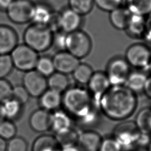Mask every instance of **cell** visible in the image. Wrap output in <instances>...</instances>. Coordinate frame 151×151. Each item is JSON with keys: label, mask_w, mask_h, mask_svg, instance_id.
<instances>
[{"label": "cell", "mask_w": 151, "mask_h": 151, "mask_svg": "<svg viewBox=\"0 0 151 151\" xmlns=\"http://www.w3.org/2000/svg\"><path fill=\"white\" fill-rule=\"evenodd\" d=\"M29 97V94L22 84L13 86L12 98L24 105L28 101Z\"/></svg>", "instance_id": "obj_35"}, {"label": "cell", "mask_w": 151, "mask_h": 151, "mask_svg": "<svg viewBox=\"0 0 151 151\" xmlns=\"http://www.w3.org/2000/svg\"><path fill=\"white\" fill-rule=\"evenodd\" d=\"M143 39L145 43L151 47V13L146 17V30Z\"/></svg>", "instance_id": "obj_40"}, {"label": "cell", "mask_w": 151, "mask_h": 151, "mask_svg": "<svg viewBox=\"0 0 151 151\" xmlns=\"http://www.w3.org/2000/svg\"><path fill=\"white\" fill-rule=\"evenodd\" d=\"M122 150L120 144L113 137L102 139L99 151H122Z\"/></svg>", "instance_id": "obj_38"}, {"label": "cell", "mask_w": 151, "mask_h": 151, "mask_svg": "<svg viewBox=\"0 0 151 151\" xmlns=\"http://www.w3.org/2000/svg\"><path fill=\"white\" fill-rule=\"evenodd\" d=\"M138 129L142 133H151V107L142 109L136 114L134 121Z\"/></svg>", "instance_id": "obj_27"}, {"label": "cell", "mask_w": 151, "mask_h": 151, "mask_svg": "<svg viewBox=\"0 0 151 151\" xmlns=\"http://www.w3.org/2000/svg\"><path fill=\"white\" fill-rule=\"evenodd\" d=\"M78 135L76 132L72 129L60 134H57L55 137L62 147L74 146L77 143Z\"/></svg>", "instance_id": "obj_31"}, {"label": "cell", "mask_w": 151, "mask_h": 151, "mask_svg": "<svg viewBox=\"0 0 151 151\" xmlns=\"http://www.w3.org/2000/svg\"><path fill=\"white\" fill-rule=\"evenodd\" d=\"M14 67L24 73L34 70L38 53L25 44H18L9 54Z\"/></svg>", "instance_id": "obj_6"}, {"label": "cell", "mask_w": 151, "mask_h": 151, "mask_svg": "<svg viewBox=\"0 0 151 151\" xmlns=\"http://www.w3.org/2000/svg\"><path fill=\"white\" fill-rule=\"evenodd\" d=\"M111 84L105 71H94L87 84V89L94 102L97 104L100 98L111 87Z\"/></svg>", "instance_id": "obj_11"}, {"label": "cell", "mask_w": 151, "mask_h": 151, "mask_svg": "<svg viewBox=\"0 0 151 151\" xmlns=\"http://www.w3.org/2000/svg\"><path fill=\"white\" fill-rule=\"evenodd\" d=\"M146 30V17L132 14L124 31L132 38L143 39Z\"/></svg>", "instance_id": "obj_19"}, {"label": "cell", "mask_w": 151, "mask_h": 151, "mask_svg": "<svg viewBox=\"0 0 151 151\" xmlns=\"http://www.w3.org/2000/svg\"><path fill=\"white\" fill-rule=\"evenodd\" d=\"M149 151H151V144H150L149 147Z\"/></svg>", "instance_id": "obj_47"}, {"label": "cell", "mask_w": 151, "mask_h": 151, "mask_svg": "<svg viewBox=\"0 0 151 151\" xmlns=\"http://www.w3.org/2000/svg\"><path fill=\"white\" fill-rule=\"evenodd\" d=\"M72 120L65 110L58 109L51 112V129L56 134L65 132L71 129Z\"/></svg>", "instance_id": "obj_18"}, {"label": "cell", "mask_w": 151, "mask_h": 151, "mask_svg": "<svg viewBox=\"0 0 151 151\" xmlns=\"http://www.w3.org/2000/svg\"><path fill=\"white\" fill-rule=\"evenodd\" d=\"M102 139L100 135L92 130H86L78 133V147L81 151H99Z\"/></svg>", "instance_id": "obj_17"}, {"label": "cell", "mask_w": 151, "mask_h": 151, "mask_svg": "<svg viewBox=\"0 0 151 151\" xmlns=\"http://www.w3.org/2000/svg\"><path fill=\"white\" fill-rule=\"evenodd\" d=\"M91 48V40L84 31L78 29L67 34L65 50L79 60L87 56Z\"/></svg>", "instance_id": "obj_4"}, {"label": "cell", "mask_w": 151, "mask_h": 151, "mask_svg": "<svg viewBox=\"0 0 151 151\" xmlns=\"http://www.w3.org/2000/svg\"><path fill=\"white\" fill-rule=\"evenodd\" d=\"M5 120V118L4 117L2 111V107H1V103H0V123Z\"/></svg>", "instance_id": "obj_45"}, {"label": "cell", "mask_w": 151, "mask_h": 151, "mask_svg": "<svg viewBox=\"0 0 151 151\" xmlns=\"http://www.w3.org/2000/svg\"><path fill=\"white\" fill-rule=\"evenodd\" d=\"M54 14V12L48 5L44 3L35 4L31 21L33 24L48 25Z\"/></svg>", "instance_id": "obj_22"}, {"label": "cell", "mask_w": 151, "mask_h": 151, "mask_svg": "<svg viewBox=\"0 0 151 151\" xmlns=\"http://www.w3.org/2000/svg\"><path fill=\"white\" fill-rule=\"evenodd\" d=\"M27 142L21 137H14L7 143L6 151H27Z\"/></svg>", "instance_id": "obj_36"}, {"label": "cell", "mask_w": 151, "mask_h": 151, "mask_svg": "<svg viewBox=\"0 0 151 151\" xmlns=\"http://www.w3.org/2000/svg\"><path fill=\"white\" fill-rule=\"evenodd\" d=\"M148 70H150V71L151 72V62H150V64L149 67V68H148Z\"/></svg>", "instance_id": "obj_46"}, {"label": "cell", "mask_w": 151, "mask_h": 151, "mask_svg": "<svg viewBox=\"0 0 151 151\" xmlns=\"http://www.w3.org/2000/svg\"><path fill=\"white\" fill-rule=\"evenodd\" d=\"M143 93L149 100H151V74L147 77Z\"/></svg>", "instance_id": "obj_41"}, {"label": "cell", "mask_w": 151, "mask_h": 151, "mask_svg": "<svg viewBox=\"0 0 151 151\" xmlns=\"http://www.w3.org/2000/svg\"><path fill=\"white\" fill-rule=\"evenodd\" d=\"M1 107L5 119L12 121L20 116L23 105L13 98H11L2 103Z\"/></svg>", "instance_id": "obj_25"}, {"label": "cell", "mask_w": 151, "mask_h": 151, "mask_svg": "<svg viewBox=\"0 0 151 151\" xmlns=\"http://www.w3.org/2000/svg\"><path fill=\"white\" fill-rule=\"evenodd\" d=\"M83 17L69 7L64 8L58 13L60 31L68 34L80 29Z\"/></svg>", "instance_id": "obj_12"}, {"label": "cell", "mask_w": 151, "mask_h": 151, "mask_svg": "<svg viewBox=\"0 0 151 151\" xmlns=\"http://www.w3.org/2000/svg\"><path fill=\"white\" fill-rule=\"evenodd\" d=\"M15 30L7 25L0 24V55L10 54L18 44Z\"/></svg>", "instance_id": "obj_14"}, {"label": "cell", "mask_w": 151, "mask_h": 151, "mask_svg": "<svg viewBox=\"0 0 151 151\" xmlns=\"http://www.w3.org/2000/svg\"><path fill=\"white\" fill-rule=\"evenodd\" d=\"M138 104L137 94L125 85L111 86L100 98V111L113 120H124L131 116Z\"/></svg>", "instance_id": "obj_2"}, {"label": "cell", "mask_w": 151, "mask_h": 151, "mask_svg": "<svg viewBox=\"0 0 151 151\" xmlns=\"http://www.w3.org/2000/svg\"><path fill=\"white\" fill-rule=\"evenodd\" d=\"M68 7L82 16L88 14L94 5V0H68Z\"/></svg>", "instance_id": "obj_30"}, {"label": "cell", "mask_w": 151, "mask_h": 151, "mask_svg": "<svg viewBox=\"0 0 151 151\" xmlns=\"http://www.w3.org/2000/svg\"><path fill=\"white\" fill-rule=\"evenodd\" d=\"M131 68L124 57L116 56L111 58L105 71L111 86L124 85Z\"/></svg>", "instance_id": "obj_7"}, {"label": "cell", "mask_w": 151, "mask_h": 151, "mask_svg": "<svg viewBox=\"0 0 151 151\" xmlns=\"http://www.w3.org/2000/svg\"><path fill=\"white\" fill-rule=\"evenodd\" d=\"M63 93L48 88L39 97L40 108L50 112L60 109L62 106Z\"/></svg>", "instance_id": "obj_15"}, {"label": "cell", "mask_w": 151, "mask_h": 151, "mask_svg": "<svg viewBox=\"0 0 151 151\" xmlns=\"http://www.w3.org/2000/svg\"><path fill=\"white\" fill-rule=\"evenodd\" d=\"M22 86L30 97H39L47 88V78L35 69L25 72L22 77Z\"/></svg>", "instance_id": "obj_10"}, {"label": "cell", "mask_w": 151, "mask_h": 151, "mask_svg": "<svg viewBox=\"0 0 151 151\" xmlns=\"http://www.w3.org/2000/svg\"><path fill=\"white\" fill-rule=\"evenodd\" d=\"M7 146V142L6 140L0 137V151H6Z\"/></svg>", "instance_id": "obj_44"}, {"label": "cell", "mask_w": 151, "mask_h": 151, "mask_svg": "<svg viewBox=\"0 0 151 151\" xmlns=\"http://www.w3.org/2000/svg\"><path fill=\"white\" fill-rule=\"evenodd\" d=\"M55 70L66 75L72 74L80 60L66 50L58 51L52 58Z\"/></svg>", "instance_id": "obj_13"}, {"label": "cell", "mask_w": 151, "mask_h": 151, "mask_svg": "<svg viewBox=\"0 0 151 151\" xmlns=\"http://www.w3.org/2000/svg\"><path fill=\"white\" fill-rule=\"evenodd\" d=\"M62 106L76 122L84 126L94 124L99 117L100 109L87 88L69 87L63 93Z\"/></svg>", "instance_id": "obj_1"}, {"label": "cell", "mask_w": 151, "mask_h": 151, "mask_svg": "<svg viewBox=\"0 0 151 151\" xmlns=\"http://www.w3.org/2000/svg\"><path fill=\"white\" fill-rule=\"evenodd\" d=\"M141 134L134 122L127 121L119 124L114 129L113 137L122 149H127L136 145Z\"/></svg>", "instance_id": "obj_9"}, {"label": "cell", "mask_w": 151, "mask_h": 151, "mask_svg": "<svg viewBox=\"0 0 151 151\" xmlns=\"http://www.w3.org/2000/svg\"><path fill=\"white\" fill-rule=\"evenodd\" d=\"M61 151H81L78 147L74 146H70L62 147Z\"/></svg>", "instance_id": "obj_43"}, {"label": "cell", "mask_w": 151, "mask_h": 151, "mask_svg": "<svg viewBox=\"0 0 151 151\" xmlns=\"http://www.w3.org/2000/svg\"><path fill=\"white\" fill-rule=\"evenodd\" d=\"M34 5L31 0H13L5 12L11 22L24 24L31 21Z\"/></svg>", "instance_id": "obj_8"}, {"label": "cell", "mask_w": 151, "mask_h": 151, "mask_svg": "<svg viewBox=\"0 0 151 151\" xmlns=\"http://www.w3.org/2000/svg\"><path fill=\"white\" fill-rule=\"evenodd\" d=\"M48 88L63 93L69 87L70 81L67 75L55 71L47 78Z\"/></svg>", "instance_id": "obj_24"}, {"label": "cell", "mask_w": 151, "mask_h": 151, "mask_svg": "<svg viewBox=\"0 0 151 151\" xmlns=\"http://www.w3.org/2000/svg\"><path fill=\"white\" fill-rule=\"evenodd\" d=\"M53 34L47 25L32 23L24 32V42L38 53L43 52L52 46Z\"/></svg>", "instance_id": "obj_3"}, {"label": "cell", "mask_w": 151, "mask_h": 151, "mask_svg": "<svg viewBox=\"0 0 151 151\" xmlns=\"http://www.w3.org/2000/svg\"><path fill=\"white\" fill-rule=\"evenodd\" d=\"M148 75L145 70L134 69L131 70L124 85L135 94L143 93Z\"/></svg>", "instance_id": "obj_20"}, {"label": "cell", "mask_w": 151, "mask_h": 151, "mask_svg": "<svg viewBox=\"0 0 151 151\" xmlns=\"http://www.w3.org/2000/svg\"><path fill=\"white\" fill-rule=\"evenodd\" d=\"M67 34V33L62 31H58L54 32L52 46H54L58 51L65 50Z\"/></svg>", "instance_id": "obj_39"}, {"label": "cell", "mask_w": 151, "mask_h": 151, "mask_svg": "<svg viewBox=\"0 0 151 151\" xmlns=\"http://www.w3.org/2000/svg\"><path fill=\"white\" fill-rule=\"evenodd\" d=\"M13 0H0V11H6Z\"/></svg>", "instance_id": "obj_42"}, {"label": "cell", "mask_w": 151, "mask_h": 151, "mask_svg": "<svg viewBox=\"0 0 151 151\" xmlns=\"http://www.w3.org/2000/svg\"><path fill=\"white\" fill-rule=\"evenodd\" d=\"M94 71L91 67L86 63H81L77 65L72 75L74 80L80 85H87Z\"/></svg>", "instance_id": "obj_28"}, {"label": "cell", "mask_w": 151, "mask_h": 151, "mask_svg": "<svg viewBox=\"0 0 151 151\" xmlns=\"http://www.w3.org/2000/svg\"><path fill=\"white\" fill-rule=\"evenodd\" d=\"M124 58L131 67L145 70L151 62V47L143 42L132 44L127 48Z\"/></svg>", "instance_id": "obj_5"}, {"label": "cell", "mask_w": 151, "mask_h": 151, "mask_svg": "<svg viewBox=\"0 0 151 151\" xmlns=\"http://www.w3.org/2000/svg\"><path fill=\"white\" fill-rule=\"evenodd\" d=\"M13 68L10 55H0V78H5L11 73Z\"/></svg>", "instance_id": "obj_34"}, {"label": "cell", "mask_w": 151, "mask_h": 151, "mask_svg": "<svg viewBox=\"0 0 151 151\" xmlns=\"http://www.w3.org/2000/svg\"><path fill=\"white\" fill-rule=\"evenodd\" d=\"M17 129L14 123L9 120L5 119L0 123V137L5 140H10L15 137Z\"/></svg>", "instance_id": "obj_32"}, {"label": "cell", "mask_w": 151, "mask_h": 151, "mask_svg": "<svg viewBox=\"0 0 151 151\" xmlns=\"http://www.w3.org/2000/svg\"><path fill=\"white\" fill-rule=\"evenodd\" d=\"M124 5L132 14L147 17L151 13V0H125Z\"/></svg>", "instance_id": "obj_26"}, {"label": "cell", "mask_w": 151, "mask_h": 151, "mask_svg": "<svg viewBox=\"0 0 151 151\" xmlns=\"http://www.w3.org/2000/svg\"><path fill=\"white\" fill-rule=\"evenodd\" d=\"M35 70L43 76L48 78L55 71L52 58L46 55L39 57Z\"/></svg>", "instance_id": "obj_29"}, {"label": "cell", "mask_w": 151, "mask_h": 151, "mask_svg": "<svg viewBox=\"0 0 151 151\" xmlns=\"http://www.w3.org/2000/svg\"><path fill=\"white\" fill-rule=\"evenodd\" d=\"M94 3L100 9L110 12L124 5L125 0H94Z\"/></svg>", "instance_id": "obj_33"}, {"label": "cell", "mask_w": 151, "mask_h": 151, "mask_svg": "<svg viewBox=\"0 0 151 151\" xmlns=\"http://www.w3.org/2000/svg\"><path fill=\"white\" fill-rule=\"evenodd\" d=\"M13 86L7 80L0 78V103L12 98Z\"/></svg>", "instance_id": "obj_37"}, {"label": "cell", "mask_w": 151, "mask_h": 151, "mask_svg": "<svg viewBox=\"0 0 151 151\" xmlns=\"http://www.w3.org/2000/svg\"><path fill=\"white\" fill-rule=\"evenodd\" d=\"M109 13V20L111 25L117 29L125 30L132 15L128 8L123 5Z\"/></svg>", "instance_id": "obj_21"}, {"label": "cell", "mask_w": 151, "mask_h": 151, "mask_svg": "<svg viewBox=\"0 0 151 151\" xmlns=\"http://www.w3.org/2000/svg\"><path fill=\"white\" fill-rule=\"evenodd\" d=\"M62 147L55 136L44 134L37 137L32 147V151H61Z\"/></svg>", "instance_id": "obj_23"}, {"label": "cell", "mask_w": 151, "mask_h": 151, "mask_svg": "<svg viewBox=\"0 0 151 151\" xmlns=\"http://www.w3.org/2000/svg\"><path fill=\"white\" fill-rule=\"evenodd\" d=\"M51 113L40 108L32 113L29 123L32 130L37 132H44L51 129Z\"/></svg>", "instance_id": "obj_16"}]
</instances>
